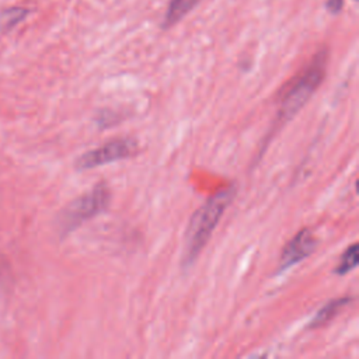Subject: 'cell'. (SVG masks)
Here are the masks:
<instances>
[{"mask_svg": "<svg viewBox=\"0 0 359 359\" xmlns=\"http://www.w3.org/2000/svg\"><path fill=\"white\" fill-rule=\"evenodd\" d=\"M109 188L104 182H98L91 191L74 199L62 213L60 226L65 231H70L83 222L100 215L109 203Z\"/></svg>", "mask_w": 359, "mask_h": 359, "instance_id": "cell-3", "label": "cell"}, {"mask_svg": "<svg viewBox=\"0 0 359 359\" xmlns=\"http://www.w3.org/2000/svg\"><path fill=\"white\" fill-rule=\"evenodd\" d=\"M236 194L234 187H227L216 194H213L189 219L184 252H182V265L189 266L198 258L206 243L209 241L216 224L222 219L224 210L230 205Z\"/></svg>", "mask_w": 359, "mask_h": 359, "instance_id": "cell-1", "label": "cell"}, {"mask_svg": "<svg viewBox=\"0 0 359 359\" xmlns=\"http://www.w3.org/2000/svg\"><path fill=\"white\" fill-rule=\"evenodd\" d=\"M316 245H317V238L313 234V231L310 229H302L285 245L280 254L278 271L283 272L290 266H294L300 261L306 259L309 255L313 254V251L316 250Z\"/></svg>", "mask_w": 359, "mask_h": 359, "instance_id": "cell-5", "label": "cell"}, {"mask_svg": "<svg viewBox=\"0 0 359 359\" xmlns=\"http://www.w3.org/2000/svg\"><path fill=\"white\" fill-rule=\"evenodd\" d=\"M358 244H352L349 245L345 252L342 254L341 259H339V264L338 266L335 268V273L338 275H345L348 272H351L353 268L358 266V259H359V255H358Z\"/></svg>", "mask_w": 359, "mask_h": 359, "instance_id": "cell-9", "label": "cell"}, {"mask_svg": "<svg viewBox=\"0 0 359 359\" xmlns=\"http://www.w3.org/2000/svg\"><path fill=\"white\" fill-rule=\"evenodd\" d=\"M28 14L27 8L22 7H10L0 11V29L3 32L11 31L15 25H18Z\"/></svg>", "mask_w": 359, "mask_h": 359, "instance_id": "cell-8", "label": "cell"}, {"mask_svg": "<svg viewBox=\"0 0 359 359\" xmlns=\"http://www.w3.org/2000/svg\"><path fill=\"white\" fill-rule=\"evenodd\" d=\"M352 299L351 297H339V299H334V300H330L327 302L317 313L316 316L313 317V320L309 323V328H318V327H323L324 324H327L328 321H331L337 314L338 311L349 304Z\"/></svg>", "mask_w": 359, "mask_h": 359, "instance_id": "cell-6", "label": "cell"}, {"mask_svg": "<svg viewBox=\"0 0 359 359\" xmlns=\"http://www.w3.org/2000/svg\"><path fill=\"white\" fill-rule=\"evenodd\" d=\"M199 0H171L168 8L164 14L163 27L170 28L182 20L196 4Z\"/></svg>", "mask_w": 359, "mask_h": 359, "instance_id": "cell-7", "label": "cell"}, {"mask_svg": "<svg viewBox=\"0 0 359 359\" xmlns=\"http://www.w3.org/2000/svg\"><path fill=\"white\" fill-rule=\"evenodd\" d=\"M325 69L327 52L321 50L283 91L278 109V123H286L303 108L321 84L325 76Z\"/></svg>", "mask_w": 359, "mask_h": 359, "instance_id": "cell-2", "label": "cell"}, {"mask_svg": "<svg viewBox=\"0 0 359 359\" xmlns=\"http://www.w3.org/2000/svg\"><path fill=\"white\" fill-rule=\"evenodd\" d=\"M137 151V142L133 137H116L95 149H91L77 157L74 165L77 170H93L100 165L130 158Z\"/></svg>", "mask_w": 359, "mask_h": 359, "instance_id": "cell-4", "label": "cell"}, {"mask_svg": "<svg viewBox=\"0 0 359 359\" xmlns=\"http://www.w3.org/2000/svg\"><path fill=\"white\" fill-rule=\"evenodd\" d=\"M341 7H342V0H327V8H328L332 14L339 13Z\"/></svg>", "mask_w": 359, "mask_h": 359, "instance_id": "cell-10", "label": "cell"}]
</instances>
